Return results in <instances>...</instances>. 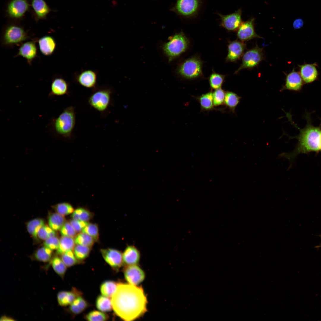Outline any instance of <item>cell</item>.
Here are the masks:
<instances>
[{
  "label": "cell",
  "mask_w": 321,
  "mask_h": 321,
  "mask_svg": "<svg viewBox=\"0 0 321 321\" xmlns=\"http://www.w3.org/2000/svg\"><path fill=\"white\" fill-rule=\"evenodd\" d=\"M111 301L114 313L125 321L133 320L147 311V299L143 289L130 284L118 283Z\"/></svg>",
  "instance_id": "cell-1"
},
{
  "label": "cell",
  "mask_w": 321,
  "mask_h": 321,
  "mask_svg": "<svg viewBox=\"0 0 321 321\" xmlns=\"http://www.w3.org/2000/svg\"><path fill=\"white\" fill-rule=\"evenodd\" d=\"M286 115L291 123L299 130V133L298 136L291 137L296 139L298 140L294 150L291 153L281 154V157H284L290 160H292L300 154L317 152L320 150L321 124L319 126H313L309 114H307L306 116V125L304 128L300 129L292 121V116L289 113H286Z\"/></svg>",
  "instance_id": "cell-2"
},
{
  "label": "cell",
  "mask_w": 321,
  "mask_h": 321,
  "mask_svg": "<svg viewBox=\"0 0 321 321\" xmlns=\"http://www.w3.org/2000/svg\"><path fill=\"white\" fill-rule=\"evenodd\" d=\"M76 122L75 113L73 106L66 108L52 121L53 130L58 135L71 139Z\"/></svg>",
  "instance_id": "cell-3"
},
{
  "label": "cell",
  "mask_w": 321,
  "mask_h": 321,
  "mask_svg": "<svg viewBox=\"0 0 321 321\" xmlns=\"http://www.w3.org/2000/svg\"><path fill=\"white\" fill-rule=\"evenodd\" d=\"M189 44L187 37L183 33L180 32L170 37L169 41L163 45L162 48L170 62L185 52Z\"/></svg>",
  "instance_id": "cell-4"
},
{
  "label": "cell",
  "mask_w": 321,
  "mask_h": 321,
  "mask_svg": "<svg viewBox=\"0 0 321 321\" xmlns=\"http://www.w3.org/2000/svg\"><path fill=\"white\" fill-rule=\"evenodd\" d=\"M29 39L27 33L22 27L13 25L8 26L4 30L0 40L3 47L12 48L21 45Z\"/></svg>",
  "instance_id": "cell-5"
},
{
  "label": "cell",
  "mask_w": 321,
  "mask_h": 321,
  "mask_svg": "<svg viewBox=\"0 0 321 321\" xmlns=\"http://www.w3.org/2000/svg\"><path fill=\"white\" fill-rule=\"evenodd\" d=\"M112 90L109 88L95 89L88 99L90 106L99 112H106L111 100Z\"/></svg>",
  "instance_id": "cell-6"
},
{
  "label": "cell",
  "mask_w": 321,
  "mask_h": 321,
  "mask_svg": "<svg viewBox=\"0 0 321 321\" xmlns=\"http://www.w3.org/2000/svg\"><path fill=\"white\" fill-rule=\"evenodd\" d=\"M202 62L196 57L190 58L182 62L177 69L178 74L183 78L191 79L202 76Z\"/></svg>",
  "instance_id": "cell-7"
},
{
  "label": "cell",
  "mask_w": 321,
  "mask_h": 321,
  "mask_svg": "<svg viewBox=\"0 0 321 321\" xmlns=\"http://www.w3.org/2000/svg\"><path fill=\"white\" fill-rule=\"evenodd\" d=\"M263 58V48L256 45L254 48L247 51L243 54L242 63L235 73L236 74L244 69H250L256 66Z\"/></svg>",
  "instance_id": "cell-8"
},
{
  "label": "cell",
  "mask_w": 321,
  "mask_h": 321,
  "mask_svg": "<svg viewBox=\"0 0 321 321\" xmlns=\"http://www.w3.org/2000/svg\"><path fill=\"white\" fill-rule=\"evenodd\" d=\"M199 6V0H177L175 10L181 15L190 17L197 12Z\"/></svg>",
  "instance_id": "cell-9"
},
{
  "label": "cell",
  "mask_w": 321,
  "mask_h": 321,
  "mask_svg": "<svg viewBox=\"0 0 321 321\" xmlns=\"http://www.w3.org/2000/svg\"><path fill=\"white\" fill-rule=\"evenodd\" d=\"M242 10L238 9L235 12L226 15L219 14L221 19V26L230 31L238 30L242 21L241 19Z\"/></svg>",
  "instance_id": "cell-10"
},
{
  "label": "cell",
  "mask_w": 321,
  "mask_h": 321,
  "mask_svg": "<svg viewBox=\"0 0 321 321\" xmlns=\"http://www.w3.org/2000/svg\"><path fill=\"white\" fill-rule=\"evenodd\" d=\"M100 252L105 261L113 268L117 269L122 266V254L119 250L112 248L101 249Z\"/></svg>",
  "instance_id": "cell-11"
},
{
  "label": "cell",
  "mask_w": 321,
  "mask_h": 321,
  "mask_svg": "<svg viewBox=\"0 0 321 321\" xmlns=\"http://www.w3.org/2000/svg\"><path fill=\"white\" fill-rule=\"evenodd\" d=\"M254 19L251 18L242 22L237 30V36L241 41L249 40L255 38H262L255 32L254 27Z\"/></svg>",
  "instance_id": "cell-12"
},
{
  "label": "cell",
  "mask_w": 321,
  "mask_h": 321,
  "mask_svg": "<svg viewBox=\"0 0 321 321\" xmlns=\"http://www.w3.org/2000/svg\"><path fill=\"white\" fill-rule=\"evenodd\" d=\"M124 270L125 279L129 284L136 285L141 283L145 278L143 270L136 265H128Z\"/></svg>",
  "instance_id": "cell-13"
},
{
  "label": "cell",
  "mask_w": 321,
  "mask_h": 321,
  "mask_svg": "<svg viewBox=\"0 0 321 321\" xmlns=\"http://www.w3.org/2000/svg\"><path fill=\"white\" fill-rule=\"evenodd\" d=\"M304 83L298 72L294 69L286 76L285 84L281 91L288 90L296 92L300 91Z\"/></svg>",
  "instance_id": "cell-14"
},
{
  "label": "cell",
  "mask_w": 321,
  "mask_h": 321,
  "mask_svg": "<svg viewBox=\"0 0 321 321\" xmlns=\"http://www.w3.org/2000/svg\"><path fill=\"white\" fill-rule=\"evenodd\" d=\"M37 49L35 41L25 42L19 47L15 56H21L25 59L29 65L37 56Z\"/></svg>",
  "instance_id": "cell-15"
},
{
  "label": "cell",
  "mask_w": 321,
  "mask_h": 321,
  "mask_svg": "<svg viewBox=\"0 0 321 321\" xmlns=\"http://www.w3.org/2000/svg\"><path fill=\"white\" fill-rule=\"evenodd\" d=\"M298 65L299 67V73L304 83H310L318 79L319 73L316 63H304Z\"/></svg>",
  "instance_id": "cell-16"
},
{
  "label": "cell",
  "mask_w": 321,
  "mask_h": 321,
  "mask_svg": "<svg viewBox=\"0 0 321 321\" xmlns=\"http://www.w3.org/2000/svg\"><path fill=\"white\" fill-rule=\"evenodd\" d=\"M246 46L242 41L235 40L229 43L226 61L234 62L239 59L243 54Z\"/></svg>",
  "instance_id": "cell-17"
},
{
  "label": "cell",
  "mask_w": 321,
  "mask_h": 321,
  "mask_svg": "<svg viewBox=\"0 0 321 321\" xmlns=\"http://www.w3.org/2000/svg\"><path fill=\"white\" fill-rule=\"evenodd\" d=\"M97 79L96 73L90 70L81 72L76 77V81L79 84L88 88H95Z\"/></svg>",
  "instance_id": "cell-18"
},
{
  "label": "cell",
  "mask_w": 321,
  "mask_h": 321,
  "mask_svg": "<svg viewBox=\"0 0 321 321\" xmlns=\"http://www.w3.org/2000/svg\"><path fill=\"white\" fill-rule=\"evenodd\" d=\"M69 85L63 78L56 77L53 79L51 85L49 95L59 96L68 93Z\"/></svg>",
  "instance_id": "cell-19"
},
{
  "label": "cell",
  "mask_w": 321,
  "mask_h": 321,
  "mask_svg": "<svg viewBox=\"0 0 321 321\" xmlns=\"http://www.w3.org/2000/svg\"><path fill=\"white\" fill-rule=\"evenodd\" d=\"M28 8L26 0H13L9 4L8 12L12 17L18 18L22 16Z\"/></svg>",
  "instance_id": "cell-20"
},
{
  "label": "cell",
  "mask_w": 321,
  "mask_h": 321,
  "mask_svg": "<svg viewBox=\"0 0 321 321\" xmlns=\"http://www.w3.org/2000/svg\"><path fill=\"white\" fill-rule=\"evenodd\" d=\"M194 97L199 103L202 111L209 112L214 110L223 111V109H217L214 106L213 94L212 91Z\"/></svg>",
  "instance_id": "cell-21"
},
{
  "label": "cell",
  "mask_w": 321,
  "mask_h": 321,
  "mask_svg": "<svg viewBox=\"0 0 321 321\" xmlns=\"http://www.w3.org/2000/svg\"><path fill=\"white\" fill-rule=\"evenodd\" d=\"M39 48L42 54L45 56L52 55L56 47L54 39L50 36H45L38 40Z\"/></svg>",
  "instance_id": "cell-22"
},
{
  "label": "cell",
  "mask_w": 321,
  "mask_h": 321,
  "mask_svg": "<svg viewBox=\"0 0 321 321\" xmlns=\"http://www.w3.org/2000/svg\"><path fill=\"white\" fill-rule=\"evenodd\" d=\"M81 295V292L75 288H73L71 291H61L57 294V302L60 306H67L70 305Z\"/></svg>",
  "instance_id": "cell-23"
},
{
  "label": "cell",
  "mask_w": 321,
  "mask_h": 321,
  "mask_svg": "<svg viewBox=\"0 0 321 321\" xmlns=\"http://www.w3.org/2000/svg\"><path fill=\"white\" fill-rule=\"evenodd\" d=\"M122 258L123 262L128 265H136L140 260V253L133 246H129L124 250Z\"/></svg>",
  "instance_id": "cell-24"
},
{
  "label": "cell",
  "mask_w": 321,
  "mask_h": 321,
  "mask_svg": "<svg viewBox=\"0 0 321 321\" xmlns=\"http://www.w3.org/2000/svg\"><path fill=\"white\" fill-rule=\"evenodd\" d=\"M241 97L232 91H226L224 105L229 111L235 114V110L239 103Z\"/></svg>",
  "instance_id": "cell-25"
},
{
  "label": "cell",
  "mask_w": 321,
  "mask_h": 321,
  "mask_svg": "<svg viewBox=\"0 0 321 321\" xmlns=\"http://www.w3.org/2000/svg\"><path fill=\"white\" fill-rule=\"evenodd\" d=\"M75 244V239L73 237L62 236L59 239V244L57 249V253L61 254L67 251L73 250Z\"/></svg>",
  "instance_id": "cell-26"
},
{
  "label": "cell",
  "mask_w": 321,
  "mask_h": 321,
  "mask_svg": "<svg viewBox=\"0 0 321 321\" xmlns=\"http://www.w3.org/2000/svg\"><path fill=\"white\" fill-rule=\"evenodd\" d=\"M87 302L81 295L77 298L70 305L69 311L73 314H79L88 307Z\"/></svg>",
  "instance_id": "cell-27"
},
{
  "label": "cell",
  "mask_w": 321,
  "mask_h": 321,
  "mask_svg": "<svg viewBox=\"0 0 321 321\" xmlns=\"http://www.w3.org/2000/svg\"><path fill=\"white\" fill-rule=\"evenodd\" d=\"M32 5L38 17L44 18L50 11V9L44 0H32Z\"/></svg>",
  "instance_id": "cell-28"
},
{
  "label": "cell",
  "mask_w": 321,
  "mask_h": 321,
  "mask_svg": "<svg viewBox=\"0 0 321 321\" xmlns=\"http://www.w3.org/2000/svg\"><path fill=\"white\" fill-rule=\"evenodd\" d=\"M65 222L64 216L57 213H53L49 215L48 219L49 226L55 231L60 230Z\"/></svg>",
  "instance_id": "cell-29"
},
{
  "label": "cell",
  "mask_w": 321,
  "mask_h": 321,
  "mask_svg": "<svg viewBox=\"0 0 321 321\" xmlns=\"http://www.w3.org/2000/svg\"><path fill=\"white\" fill-rule=\"evenodd\" d=\"M45 225L44 220L41 218H35L30 221L27 224L29 233L34 238H37V233L40 228Z\"/></svg>",
  "instance_id": "cell-30"
},
{
  "label": "cell",
  "mask_w": 321,
  "mask_h": 321,
  "mask_svg": "<svg viewBox=\"0 0 321 321\" xmlns=\"http://www.w3.org/2000/svg\"><path fill=\"white\" fill-rule=\"evenodd\" d=\"M52 250L44 246L37 250L34 255V258L36 260L44 262H47L51 260Z\"/></svg>",
  "instance_id": "cell-31"
},
{
  "label": "cell",
  "mask_w": 321,
  "mask_h": 321,
  "mask_svg": "<svg viewBox=\"0 0 321 321\" xmlns=\"http://www.w3.org/2000/svg\"><path fill=\"white\" fill-rule=\"evenodd\" d=\"M93 213L88 210L82 207L78 208L72 213L73 219L87 222L92 218Z\"/></svg>",
  "instance_id": "cell-32"
},
{
  "label": "cell",
  "mask_w": 321,
  "mask_h": 321,
  "mask_svg": "<svg viewBox=\"0 0 321 321\" xmlns=\"http://www.w3.org/2000/svg\"><path fill=\"white\" fill-rule=\"evenodd\" d=\"M118 283L110 280L104 281L100 286V291L103 295L110 298L115 292Z\"/></svg>",
  "instance_id": "cell-33"
},
{
  "label": "cell",
  "mask_w": 321,
  "mask_h": 321,
  "mask_svg": "<svg viewBox=\"0 0 321 321\" xmlns=\"http://www.w3.org/2000/svg\"><path fill=\"white\" fill-rule=\"evenodd\" d=\"M96 306L97 309L103 312H109L112 309L111 300L103 295H100L97 297Z\"/></svg>",
  "instance_id": "cell-34"
},
{
  "label": "cell",
  "mask_w": 321,
  "mask_h": 321,
  "mask_svg": "<svg viewBox=\"0 0 321 321\" xmlns=\"http://www.w3.org/2000/svg\"><path fill=\"white\" fill-rule=\"evenodd\" d=\"M51 265L56 273L62 278H63L67 267L61 258L58 257H54L51 261Z\"/></svg>",
  "instance_id": "cell-35"
},
{
  "label": "cell",
  "mask_w": 321,
  "mask_h": 321,
  "mask_svg": "<svg viewBox=\"0 0 321 321\" xmlns=\"http://www.w3.org/2000/svg\"><path fill=\"white\" fill-rule=\"evenodd\" d=\"M76 244H78L92 247L95 241L91 236L85 233H78L75 237Z\"/></svg>",
  "instance_id": "cell-36"
},
{
  "label": "cell",
  "mask_w": 321,
  "mask_h": 321,
  "mask_svg": "<svg viewBox=\"0 0 321 321\" xmlns=\"http://www.w3.org/2000/svg\"><path fill=\"white\" fill-rule=\"evenodd\" d=\"M91 247L80 245L76 244L73 249V252L77 259L79 261L86 259L89 255Z\"/></svg>",
  "instance_id": "cell-37"
},
{
  "label": "cell",
  "mask_w": 321,
  "mask_h": 321,
  "mask_svg": "<svg viewBox=\"0 0 321 321\" xmlns=\"http://www.w3.org/2000/svg\"><path fill=\"white\" fill-rule=\"evenodd\" d=\"M225 76L219 73L213 72L210 76L209 83L212 89H215L221 88Z\"/></svg>",
  "instance_id": "cell-38"
},
{
  "label": "cell",
  "mask_w": 321,
  "mask_h": 321,
  "mask_svg": "<svg viewBox=\"0 0 321 321\" xmlns=\"http://www.w3.org/2000/svg\"><path fill=\"white\" fill-rule=\"evenodd\" d=\"M60 255L61 258L67 267L72 266L79 261L76 258L73 250L67 251Z\"/></svg>",
  "instance_id": "cell-39"
},
{
  "label": "cell",
  "mask_w": 321,
  "mask_h": 321,
  "mask_svg": "<svg viewBox=\"0 0 321 321\" xmlns=\"http://www.w3.org/2000/svg\"><path fill=\"white\" fill-rule=\"evenodd\" d=\"M54 207L58 213L64 216L72 214L75 210L71 204L67 202L58 204Z\"/></svg>",
  "instance_id": "cell-40"
},
{
  "label": "cell",
  "mask_w": 321,
  "mask_h": 321,
  "mask_svg": "<svg viewBox=\"0 0 321 321\" xmlns=\"http://www.w3.org/2000/svg\"><path fill=\"white\" fill-rule=\"evenodd\" d=\"M82 232L87 234L91 236L94 239L95 241L98 240L99 228L97 224L88 223L83 229Z\"/></svg>",
  "instance_id": "cell-41"
},
{
  "label": "cell",
  "mask_w": 321,
  "mask_h": 321,
  "mask_svg": "<svg viewBox=\"0 0 321 321\" xmlns=\"http://www.w3.org/2000/svg\"><path fill=\"white\" fill-rule=\"evenodd\" d=\"M226 91L221 88L213 92V103L215 107L224 105Z\"/></svg>",
  "instance_id": "cell-42"
},
{
  "label": "cell",
  "mask_w": 321,
  "mask_h": 321,
  "mask_svg": "<svg viewBox=\"0 0 321 321\" xmlns=\"http://www.w3.org/2000/svg\"><path fill=\"white\" fill-rule=\"evenodd\" d=\"M108 318L107 314L95 310L89 312L85 316V319L88 321H105Z\"/></svg>",
  "instance_id": "cell-43"
},
{
  "label": "cell",
  "mask_w": 321,
  "mask_h": 321,
  "mask_svg": "<svg viewBox=\"0 0 321 321\" xmlns=\"http://www.w3.org/2000/svg\"><path fill=\"white\" fill-rule=\"evenodd\" d=\"M49 226L44 225L38 231L37 236L41 239L46 240L47 238L56 235L55 232Z\"/></svg>",
  "instance_id": "cell-44"
},
{
  "label": "cell",
  "mask_w": 321,
  "mask_h": 321,
  "mask_svg": "<svg viewBox=\"0 0 321 321\" xmlns=\"http://www.w3.org/2000/svg\"><path fill=\"white\" fill-rule=\"evenodd\" d=\"M60 230L61 234L62 236L73 237H75L77 235V232L69 222H65Z\"/></svg>",
  "instance_id": "cell-45"
},
{
  "label": "cell",
  "mask_w": 321,
  "mask_h": 321,
  "mask_svg": "<svg viewBox=\"0 0 321 321\" xmlns=\"http://www.w3.org/2000/svg\"><path fill=\"white\" fill-rule=\"evenodd\" d=\"M59 244V239L55 236L50 237L45 240L44 246L53 250H57Z\"/></svg>",
  "instance_id": "cell-46"
},
{
  "label": "cell",
  "mask_w": 321,
  "mask_h": 321,
  "mask_svg": "<svg viewBox=\"0 0 321 321\" xmlns=\"http://www.w3.org/2000/svg\"><path fill=\"white\" fill-rule=\"evenodd\" d=\"M69 222L77 233L82 232L84 227L89 223L87 222L73 219Z\"/></svg>",
  "instance_id": "cell-47"
},
{
  "label": "cell",
  "mask_w": 321,
  "mask_h": 321,
  "mask_svg": "<svg viewBox=\"0 0 321 321\" xmlns=\"http://www.w3.org/2000/svg\"><path fill=\"white\" fill-rule=\"evenodd\" d=\"M303 24V20L300 18L295 19L293 24V27L295 29H298L301 28Z\"/></svg>",
  "instance_id": "cell-48"
},
{
  "label": "cell",
  "mask_w": 321,
  "mask_h": 321,
  "mask_svg": "<svg viewBox=\"0 0 321 321\" xmlns=\"http://www.w3.org/2000/svg\"><path fill=\"white\" fill-rule=\"evenodd\" d=\"M0 321H14L15 320L12 318L6 316V315H4L1 316L0 318Z\"/></svg>",
  "instance_id": "cell-49"
},
{
  "label": "cell",
  "mask_w": 321,
  "mask_h": 321,
  "mask_svg": "<svg viewBox=\"0 0 321 321\" xmlns=\"http://www.w3.org/2000/svg\"><path fill=\"white\" fill-rule=\"evenodd\" d=\"M316 247H317V248L321 247V245L317 246Z\"/></svg>",
  "instance_id": "cell-50"
},
{
  "label": "cell",
  "mask_w": 321,
  "mask_h": 321,
  "mask_svg": "<svg viewBox=\"0 0 321 321\" xmlns=\"http://www.w3.org/2000/svg\"><path fill=\"white\" fill-rule=\"evenodd\" d=\"M320 150H321V148Z\"/></svg>",
  "instance_id": "cell-51"
}]
</instances>
